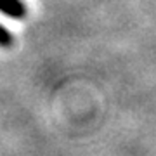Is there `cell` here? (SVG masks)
I'll list each match as a JSON object with an SVG mask.
<instances>
[{
    "label": "cell",
    "instance_id": "1",
    "mask_svg": "<svg viewBox=\"0 0 156 156\" xmlns=\"http://www.w3.org/2000/svg\"><path fill=\"white\" fill-rule=\"evenodd\" d=\"M0 12L12 19H23L26 16V7L23 0H0Z\"/></svg>",
    "mask_w": 156,
    "mask_h": 156
},
{
    "label": "cell",
    "instance_id": "2",
    "mask_svg": "<svg viewBox=\"0 0 156 156\" xmlns=\"http://www.w3.org/2000/svg\"><path fill=\"white\" fill-rule=\"evenodd\" d=\"M11 44H12V35L0 24V45L2 47H9Z\"/></svg>",
    "mask_w": 156,
    "mask_h": 156
}]
</instances>
